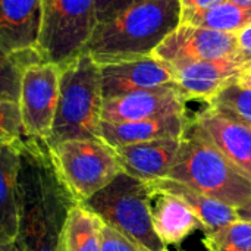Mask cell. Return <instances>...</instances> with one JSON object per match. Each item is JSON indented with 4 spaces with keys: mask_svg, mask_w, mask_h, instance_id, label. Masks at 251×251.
<instances>
[{
    "mask_svg": "<svg viewBox=\"0 0 251 251\" xmlns=\"http://www.w3.org/2000/svg\"><path fill=\"white\" fill-rule=\"evenodd\" d=\"M75 204L46 140L24 137L19 141L16 238L22 251H63L66 221Z\"/></svg>",
    "mask_w": 251,
    "mask_h": 251,
    "instance_id": "1",
    "label": "cell"
},
{
    "mask_svg": "<svg viewBox=\"0 0 251 251\" xmlns=\"http://www.w3.org/2000/svg\"><path fill=\"white\" fill-rule=\"evenodd\" d=\"M179 0H146L97 24L82 53L99 66L151 56L181 24Z\"/></svg>",
    "mask_w": 251,
    "mask_h": 251,
    "instance_id": "2",
    "label": "cell"
},
{
    "mask_svg": "<svg viewBox=\"0 0 251 251\" xmlns=\"http://www.w3.org/2000/svg\"><path fill=\"white\" fill-rule=\"evenodd\" d=\"M166 178L235 209L251 200V179L222 154L194 118L182 132L176 160Z\"/></svg>",
    "mask_w": 251,
    "mask_h": 251,
    "instance_id": "3",
    "label": "cell"
},
{
    "mask_svg": "<svg viewBox=\"0 0 251 251\" xmlns=\"http://www.w3.org/2000/svg\"><path fill=\"white\" fill-rule=\"evenodd\" d=\"M101 107L100 66L87 53H81L60 66L59 100L47 146L100 138Z\"/></svg>",
    "mask_w": 251,
    "mask_h": 251,
    "instance_id": "4",
    "label": "cell"
},
{
    "mask_svg": "<svg viewBox=\"0 0 251 251\" xmlns=\"http://www.w3.org/2000/svg\"><path fill=\"white\" fill-rule=\"evenodd\" d=\"M151 197L153 190L149 181L122 172L81 204L143 250L163 251L166 246L154 232L151 222Z\"/></svg>",
    "mask_w": 251,
    "mask_h": 251,
    "instance_id": "5",
    "label": "cell"
},
{
    "mask_svg": "<svg viewBox=\"0 0 251 251\" xmlns=\"http://www.w3.org/2000/svg\"><path fill=\"white\" fill-rule=\"evenodd\" d=\"M49 149L59 176L79 204L124 172L115 150L100 138L71 140Z\"/></svg>",
    "mask_w": 251,
    "mask_h": 251,
    "instance_id": "6",
    "label": "cell"
},
{
    "mask_svg": "<svg viewBox=\"0 0 251 251\" xmlns=\"http://www.w3.org/2000/svg\"><path fill=\"white\" fill-rule=\"evenodd\" d=\"M96 25L94 0H41L38 51L62 66L82 53Z\"/></svg>",
    "mask_w": 251,
    "mask_h": 251,
    "instance_id": "7",
    "label": "cell"
},
{
    "mask_svg": "<svg viewBox=\"0 0 251 251\" xmlns=\"http://www.w3.org/2000/svg\"><path fill=\"white\" fill-rule=\"evenodd\" d=\"M60 66L38 62L24 69L19 91V109L26 137L47 140L59 100Z\"/></svg>",
    "mask_w": 251,
    "mask_h": 251,
    "instance_id": "8",
    "label": "cell"
},
{
    "mask_svg": "<svg viewBox=\"0 0 251 251\" xmlns=\"http://www.w3.org/2000/svg\"><path fill=\"white\" fill-rule=\"evenodd\" d=\"M237 34L179 24L151 53L171 65L179 62L212 60L240 54Z\"/></svg>",
    "mask_w": 251,
    "mask_h": 251,
    "instance_id": "9",
    "label": "cell"
},
{
    "mask_svg": "<svg viewBox=\"0 0 251 251\" xmlns=\"http://www.w3.org/2000/svg\"><path fill=\"white\" fill-rule=\"evenodd\" d=\"M176 84L188 100L210 101L219 91L251 68V56L241 51L240 54L196 62H179L172 65Z\"/></svg>",
    "mask_w": 251,
    "mask_h": 251,
    "instance_id": "10",
    "label": "cell"
},
{
    "mask_svg": "<svg viewBox=\"0 0 251 251\" xmlns=\"http://www.w3.org/2000/svg\"><path fill=\"white\" fill-rule=\"evenodd\" d=\"M187 101L188 99L176 82L151 90L132 91L103 100L101 121L118 124L181 115L187 113Z\"/></svg>",
    "mask_w": 251,
    "mask_h": 251,
    "instance_id": "11",
    "label": "cell"
},
{
    "mask_svg": "<svg viewBox=\"0 0 251 251\" xmlns=\"http://www.w3.org/2000/svg\"><path fill=\"white\" fill-rule=\"evenodd\" d=\"M103 100L176 82L171 63L153 56L100 66Z\"/></svg>",
    "mask_w": 251,
    "mask_h": 251,
    "instance_id": "12",
    "label": "cell"
},
{
    "mask_svg": "<svg viewBox=\"0 0 251 251\" xmlns=\"http://www.w3.org/2000/svg\"><path fill=\"white\" fill-rule=\"evenodd\" d=\"M41 0H0V50L6 54L38 50Z\"/></svg>",
    "mask_w": 251,
    "mask_h": 251,
    "instance_id": "13",
    "label": "cell"
},
{
    "mask_svg": "<svg viewBox=\"0 0 251 251\" xmlns=\"http://www.w3.org/2000/svg\"><path fill=\"white\" fill-rule=\"evenodd\" d=\"M222 154L251 179V126L232 121L209 106L193 116Z\"/></svg>",
    "mask_w": 251,
    "mask_h": 251,
    "instance_id": "14",
    "label": "cell"
},
{
    "mask_svg": "<svg viewBox=\"0 0 251 251\" xmlns=\"http://www.w3.org/2000/svg\"><path fill=\"white\" fill-rule=\"evenodd\" d=\"M181 138H162L113 149L122 171L141 181L166 178L172 169Z\"/></svg>",
    "mask_w": 251,
    "mask_h": 251,
    "instance_id": "15",
    "label": "cell"
},
{
    "mask_svg": "<svg viewBox=\"0 0 251 251\" xmlns=\"http://www.w3.org/2000/svg\"><path fill=\"white\" fill-rule=\"evenodd\" d=\"M190 121L187 113L168 115L162 118L135 121V122H100L99 137L112 149L138 144L162 138H181Z\"/></svg>",
    "mask_w": 251,
    "mask_h": 251,
    "instance_id": "16",
    "label": "cell"
},
{
    "mask_svg": "<svg viewBox=\"0 0 251 251\" xmlns=\"http://www.w3.org/2000/svg\"><path fill=\"white\" fill-rule=\"evenodd\" d=\"M151 222L166 247L182 243L193 232H206L203 222L181 199L156 190L151 197Z\"/></svg>",
    "mask_w": 251,
    "mask_h": 251,
    "instance_id": "17",
    "label": "cell"
},
{
    "mask_svg": "<svg viewBox=\"0 0 251 251\" xmlns=\"http://www.w3.org/2000/svg\"><path fill=\"white\" fill-rule=\"evenodd\" d=\"M19 141L0 147V244L18 238Z\"/></svg>",
    "mask_w": 251,
    "mask_h": 251,
    "instance_id": "18",
    "label": "cell"
},
{
    "mask_svg": "<svg viewBox=\"0 0 251 251\" xmlns=\"http://www.w3.org/2000/svg\"><path fill=\"white\" fill-rule=\"evenodd\" d=\"M149 184L156 191L168 193L181 199L203 222L206 231H215L231 222L238 221L235 207L228 206L213 197H209L182 182L169 178H162L156 181H149Z\"/></svg>",
    "mask_w": 251,
    "mask_h": 251,
    "instance_id": "19",
    "label": "cell"
},
{
    "mask_svg": "<svg viewBox=\"0 0 251 251\" xmlns=\"http://www.w3.org/2000/svg\"><path fill=\"white\" fill-rule=\"evenodd\" d=\"M181 22L200 28L238 34L251 25V7H243L225 0L209 9L182 10Z\"/></svg>",
    "mask_w": 251,
    "mask_h": 251,
    "instance_id": "20",
    "label": "cell"
},
{
    "mask_svg": "<svg viewBox=\"0 0 251 251\" xmlns=\"http://www.w3.org/2000/svg\"><path fill=\"white\" fill-rule=\"evenodd\" d=\"M103 221L82 204H75L69 212L65 234L63 251H100Z\"/></svg>",
    "mask_w": 251,
    "mask_h": 251,
    "instance_id": "21",
    "label": "cell"
},
{
    "mask_svg": "<svg viewBox=\"0 0 251 251\" xmlns=\"http://www.w3.org/2000/svg\"><path fill=\"white\" fill-rule=\"evenodd\" d=\"M46 62L37 49L6 54L0 50V100L19 103L21 78L26 66Z\"/></svg>",
    "mask_w": 251,
    "mask_h": 251,
    "instance_id": "22",
    "label": "cell"
},
{
    "mask_svg": "<svg viewBox=\"0 0 251 251\" xmlns=\"http://www.w3.org/2000/svg\"><path fill=\"white\" fill-rule=\"evenodd\" d=\"M207 106L232 121L251 126V87L232 82L207 101Z\"/></svg>",
    "mask_w": 251,
    "mask_h": 251,
    "instance_id": "23",
    "label": "cell"
},
{
    "mask_svg": "<svg viewBox=\"0 0 251 251\" xmlns=\"http://www.w3.org/2000/svg\"><path fill=\"white\" fill-rule=\"evenodd\" d=\"M203 246L207 251H251V222L238 219L219 229L206 231Z\"/></svg>",
    "mask_w": 251,
    "mask_h": 251,
    "instance_id": "24",
    "label": "cell"
},
{
    "mask_svg": "<svg viewBox=\"0 0 251 251\" xmlns=\"http://www.w3.org/2000/svg\"><path fill=\"white\" fill-rule=\"evenodd\" d=\"M25 135L19 103L0 100V147L15 144Z\"/></svg>",
    "mask_w": 251,
    "mask_h": 251,
    "instance_id": "25",
    "label": "cell"
},
{
    "mask_svg": "<svg viewBox=\"0 0 251 251\" xmlns=\"http://www.w3.org/2000/svg\"><path fill=\"white\" fill-rule=\"evenodd\" d=\"M100 251H146L138 244L128 240L113 228L104 225L101 231V250Z\"/></svg>",
    "mask_w": 251,
    "mask_h": 251,
    "instance_id": "26",
    "label": "cell"
},
{
    "mask_svg": "<svg viewBox=\"0 0 251 251\" xmlns=\"http://www.w3.org/2000/svg\"><path fill=\"white\" fill-rule=\"evenodd\" d=\"M96 1V16H97V24H101L121 12L143 3L146 0H94Z\"/></svg>",
    "mask_w": 251,
    "mask_h": 251,
    "instance_id": "27",
    "label": "cell"
},
{
    "mask_svg": "<svg viewBox=\"0 0 251 251\" xmlns=\"http://www.w3.org/2000/svg\"><path fill=\"white\" fill-rule=\"evenodd\" d=\"M222 1H225V0H179L182 10H188V9H193V10L209 9V7H213V6H216V4H219Z\"/></svg>",
    "mask_w": 251,
    "mask_h": 251,
    "instance_id": "28",
    "label": "cell"
},
{
    "mask_svg": "<svg viewBox=\"0 0 251 251\" xmlns=\"http://www.w3.org/2000/svg\"><path fill=\"white\" fill-rule=\"evenodd\" d=\"M237 38H238V46H240L241 51L251 56V25L244 28L243 31H240L237 34Z\"/></svg>",
    "mask_w": 251,
    "mask_h": 251,
    "instance_id": "29",
    "label": "cell"
},
{
    "mask_svg": "<svg viewBox=\"0 0 251 251\" xmlns=\"http://www.w3.org/2000/svg\"><path fill=\"white\" fill-rule=\"evenodd\" d=\"M237 215H238V219L251 222V200L247 201L244 206H241V207L237 209Z\"/></svg>",
    "mask_w": 251,
    "mask_h": 251,
    "instance_id": "30",
    "label": "cell"
},
{
    "mask_svg": "<svg viewBox=\"0 0 251 251\" xmlns=\"http://www.w3.org/2000/svg\"><path fill=\"white\" fill-rule=\"evenodd\" d=\"M240 85H243V87H251V68L250 69H247L240 78H238V81H237Z\"/></svg>",
    "mask_w": 251,
    "mask_h": 251,
    "instance_id": "31",
    "label": "cell"
},
{
    "mask_svg": "<svg viewBox=\"0 0 251 251\" xmlns=\"http://www.w3.org/2000/svg\"><path fill=\"white\" fill-rule=\"evenodd\" d=\"M0 251H22V249L15 241V243H10V244H0Z\"/></svg>",
    "mask_w": 251,
    "mask_h": 251,
    "instance_id": "32",
    "label": "cell"
},
{
    "mask_svg": "<svg viewBox=\"0 0 251 251\" xmlns=\"http://www.w3.org/2000/svg\"><path fill=\"white\" fill-rule=\"evenodd\" d=\"M238 6H243V7H251V0H229Z\"/></svg>",
    "mask_w": 251,
    "mask_h": 251,
    "instance_id": "33",
    "label": "cell"
},
{
    "mask_svg": "<svg viewBox=\"0 0 251 251\" xmlns=\"http://www.w3.org/2000/svg\"><path fill=\"white\" fill-rule=\"evenodd\" d=\"M163 251H168V249H166V250H163Z\"/></svg>",
    "mask_w": 251,
    "mask_h": 251,
    "instance_id": "34",
    "label": "cell"
}]
</instances>
